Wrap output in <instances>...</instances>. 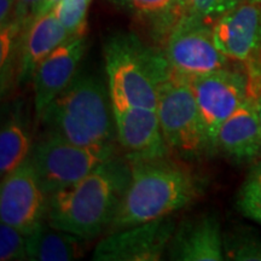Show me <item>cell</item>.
<instances>
[{"label": "cell", "instance_id": "cell-1", "mask_svg": "<svg viewBox=\"0 0 261 261\" xmlns=\"http://www.w3.org/2000/svg\"><path fill=\"white\" fill-rule=\"evenodd\" d=\"M128 161V188L107 233L169 217L197 201L203 191L200 175L171 155Z\"/></svg>", "mask_w": 261, "mask_h": 261}, {"label": "cell", "instance_id": "cell-2", "mask_svg": "<svg viewBox=\"0 0 261 261\" xmlns=\"http://www.w3.org/2000/svg\"><path fill=\"white\" fill-rule=\"evenodd\" d=\"M129 179L128 159L115 154L81 180L48 196L46 221L87 241L108 232Z\"/></svg>", "mask_w": 261, "mask_h": 261}, {"label": "cell", "instance_id": "cell-3", "mask_svg": "<svg viewBox=\"0 0 261 261\" xmlns=\"http://www.w3.org/2000/svg\"><path fill=\"white\" fill-rule=\"evenodd\" d=\"M46 130L81 146H115V116L108 85L96 75L80 73L44 110Z\"/></svg>", "mask_w": 261, "mask_h": 261}, {"label": "cell", "instance_id": "cell-4", "mask_svg": "<svg viewBox=\"0 0 261 261\" xmlns=\"http://www.w3.org/2000/svg\"><path fill=\"white\" fill-rule=\"evenodd\" d=\"M103 52L112 102L156 110L159 83L169 69L163 52L123 33L108 39Z\"/></svg>", "mask_w": 261, "mask_h": 261}, {"label": "cell", "instance_id": "cell-5", "mask_svg": "<svg viewBox=\"0 0 261 261\" xmlns=\"http://www.w3.org/2000/svg\"><path fill=\"white\" fill-rule=\"evenodd\" d=\"M156 112L166 143L178 158L189 161L213 151L190 80L171 67L159 83Z\"/></svg>", "mask_w": 261, "mask_h": 261}, {"label": "cell", "instance_id": "cell-6", "mask_svg": "<svg viewBox=\"0 0 261 261\" xmlns=\"http://www.w3.org/2000/svg\"><path fill=\"white\" fill-rule=\"evenodd\" d=\"M117 154L115 146H81L46 130L29 154L45 194L50 196L90 174L100 163Z\"/></svg>", "mask_w": 261, "mask_h": 261}, {"label": "cell", "instance_id": "cell-7", "mask_svg": "<svg viewBox=\"0 0 261 261\" xmlns=\"http://www.w3.org/2000/svg\"><path fill=\"white\" fill-rule=\"evenodd\" d=\"M213 37L219 50L242 64L250 92H261V3L242 0L224 12L214 24Z\"/></svg>", "mask_w": 261, "mask_h": 261}, {"label": "cell", "instance_id": "cell-8", "mask_svg": "<svg viewBox=\"0 0 261 261\" xmlns=\"http://www.w3.org/2000/svg\"><path fill=\"white\" fill-rule=\"evenodd\" d=\"M161 46L172 70L188 79L232 64L215 44L212 25L192 17H182Z\"/></svg>", "mask_w": 261, "mask_h": 261}, {"label": "cell", "instance_id": "cell-9", "mask_svg": "<svg viewBox=\"0 0 261 261\" xmlns=\"http://www.w3.org/2000/svg\"><path fill=\"white\" fill-rule=\"evenodd\" d=\"M190 84L214 151L220 126L246 102L250 94L249 80L242 64H231L210 74L191 77Z\"/></svg>", "mask_w": 261, "mask_h": 261}, {"label": "cell", "instance_id": "cell-10", "mask_svg": "<svg viewBox=\"0 0 261 261\" xmlns=\"http://www.w3.org/2000/svg\"><path fill=\"white\" fill-rule=\"evenodd\" d=\"M175 220L169 217L107 233L94 248L96 261H158L168 250Z\"/></svg>", "mask_w": 261, "mask_h": 261}, {"label": "cell", "instance_id": "cell-11", "mask_svg": "<svg viewBox=\"0 0 261 261\" xmlns=\"http://www.w3.org/2000/svg\"><path fill=\"white\" fill-rule=\"evenodd\" d=\"M48 196L42 190L29 158L3 177L0 218L24 234L32 233L46 220Z\"/></svg>", "mask_w": 261, "mask_h": 261}, {"label": "cell", "instance_id": "cell-12", "mask_svg": "<svg viewBox=\"0 0 261 261\" xmlns=\"http://www.w3.org/2000/svg\"><path fill=\"white\" fill-rule=\"evenodd\" d=\"M113 103V102H112ZM117 142L127 159L171 155L155 109L113 103Z\"/></svg>", "mask_w": 261, "mask_h": 261}, {"label": "cell", "instance_id": "cell-13", "mask_svg": "<svg viewBox=\"0 0 261 261\" xmlns=\"http://www.w3.org/2000/svg\"><path fill=\"white\" fill-rule=\"evenodd\" d=\"M86 38H70L38 65L33 75L34 110L40 119L48 104L69 85L86 51Z\"/></svg>", "mask_w": 261, "mask_h": 261}, {"label": "cell", "instance_id": "cell-14", "mask_svg": "<svg viewBox=\"0 0 261 261\" xmlns=\"http://www.w3.org/2000/svg\"><path fill=\"white\" fill-rule=\"evenodd\" d=\"M259 96L249 94L247 100L220 126L214 149L238 163L261 159V121Z\"/></svg>", "mask_w": 261, "mask_h": 261}, {"label": "cell", "instance_id": "cell-15", "mask_svg": "<svg viewBox=\"0 0 261 261\" xmlns=\"http://www.w3.org/2000/svg\"><path fill=\"white\" fill-rule=\"evenodd\" d=\"M167 254L177 261L224 260V233L218 218L203 214L181 221L175 227Z\"/></svg>", "mask_w": 261, "mask_h": 261}, {"label": "cell", "instance_id": "cell-16", "mask_svg": "<svg viewBox=\"0 0 261 261\" xmlns=\"http://www.w3.org/2000/svg\"><path fill=\"white\" fill-rule=\"evenodd\" d=\"M70 39L54 11L41 16L24 27L22 33L17 67L18 83L33 79L38 65L63 42Z\"/></svg>", "mask_w": 261, "mask_h": 261}, {"label": "cell", "instance_id": "cell-17", "mask_svg": "<svg viewBox=\"0 0 261 261\" xmlns=\"http://www.w3.org/2000/svg\"><path fill=\"white\" fill-rule=\"evenodd\" d=\"M87 240L52 227L46 220L27 236L28 260L70 261L83 257Z\"/></svg>", "mask_w": 261, "mask_h": 261}, {"label": "cell", "instance_id": "cell-18", "mask_svg": "<svg viewBox=\"0 0 261 261\" xmlns=\"http://www.w3.org/2000/svg\"><path fill=\"white\" fill-rule=\"evenodd\" d=\"M130 15L151 28L161 45L169 32L185 17L180 0H114Z\"/></svg>", "mask_w": 261, "mask_h": 261}, {"label": "cell", "instance_id": "cell-19", "mask_svg": "<svg viewBox=\"0 0 261 261\" xmlns=\"http://www.w3.org/2000/svg\"><path fill=\"white\" fill-rule=\"evenodd\" d=\"M33 148L23 122L12 116L4 122L0 132V173L2 178L17 168L29 158Z\"/></svg>", "mask_w": 261, "mask_h": 261}, {"label": "cell", "instance_id": "cell-20", "mask_svg": "<svg viewBox=\"0 0 261 261\" xmlns=\"http://www.w3.org/2000/svg\"><path fill=\"white\" fill-rule=\"evenodd\" d=\"M225 259L234 261H261V238L244 227L224 233Z\"/></svg>", "mask_w": 261, "mask_h": 261}, {"label": "cell", "instance_id": "cell-21", "mask_svg": "<svg viewBox=\"0 0 261 261\" xmlns=\"http://www.w3.org/2000/svg\"><path fill=\"white\" fill-rule=\"evenodd\" d=\"M24 31V25L12 19L8 24L2 27L0 33V70H2V91L4 92L8 89L11 71L14 69L15 61L19 58V46H21L22 33Z\"/></svg>", "mask_w": 261, "mask_h": 261}, {"label": "cell", "instance_id": "cell-22", "mask_svg": "<svg viewBox=\"0 0 261 261\" xmlns=\"http://www.w3.org/2000/svg\"><path fill=\"white\" fill-rule=\"evenodd\" d=\"M89 5L90 0H60L52 10L70 38L86 35Z\"/></svg>", "mask_w": 261, "mask_h": 261}, {"label": "cell", "instance_id": "cell-23", "mask_svg": "<svg viewBox=\"0 0 261 261\" xmlns=\"http://www.w3.org/2000/svg\"><path fill=\"white\" fill-rule=\"evenodd\" d=\"M0 260H28L27 234L3 221L0 224Z\"/></svg>", "mask_w": 261, "mask_h": 261}, {"label": "cell", "instance_id": "cell-24", "mask_svg": "<svg viewBox=\"0 0 261 261\" xmlns=\"http://www.w3.org/2000/svg\"><path fill=\"white\" fill-rule=\"evenodd\" d=\"M236 205L244 217L261 225V188L249 175L238 191Z\"/></svg>", "mask_w": 261, "mask_h": 261}, {"label": "cell", "instance_id": "cell-25", "mask_svg": "<svg viewBox=\"0 0 261 261\" xmlns=\"http://www.w3.org/2000/svg\"><path fill=\"white\" fill-rule=\"evenodd\" d=\"M185 17H192L213 25L223 15L219 0H180Z\"/></svg>", "mask_w": 261, "mask_h": 261}, {"label": "cell", "instance_id": "cell-26", "mask_svg": "<svg viewBox=\"0 0 261 261\" xmlns=\"http://www.w3.org/2000/svg\"><path fill=\"white\" fill-rule=\"evenodd\" d=\"M41 2L42 0H17L14 15L15 21L27 27L32 22L33 15L37 11Z\"/></svg>", "mask_w": 261, "mask_h": 261}, {"label": "cell", "instance_id": "cell-27", "mask_svg": "<svg viewBox=\"0 0 261 261\" xmlns=\"http://www.w3.org/2000/svg\"><path fill=\"white\" fill-rule=\"evenodd\" d=\"M17 0H0V27H4L14 19Z\"/></svg>", "mask_w": 261, "mask_h": 261}, {"label": "cell", "instance_id": "cell-28", "mask_svg": "<svg viewBox=\"0 0 261 261\" xmlns=\"http://www.w3.org/2000/svg\"><path fill=\"white\" fill-rule=\"evenodd\" d=\"M58 3H60V0H42L40 3V5H39V8L37 9V11L34 12V15H33L32 17V22L34 21V19H37L39 17H41V16L48 14V12H51L52 10H54L55 6H56ZM31 22V23H32ZM29 23V24H31Z\"/></svg>", "mask_w": 261, "mask_h": 261}, {"label": "cell", "instance_id": "cell-29", "mask_svg": "<svg viewBox=\"0 0 261 261\" xmlns=\"http://www.w3.org/2000/svg\"><path fill=\"white\" fill-rule=\"evenodd\" d=\"M249 177L253 178L261 188V159L259 160V161H256L255 163H254L252 171H250Z\"/></svg>", "mask_w": 261, "mask_h": 261}, {"label": "cell", "instance_id": "cell-30", "mask_svg": "<svg viewBox=\"0 0 261 261\" xmlns=\"http://www.w3.org/2000/svg\"><path fill=\"white\" fill-rule=\"evenodd\" d=\"M219 2L224 14V12H226L227 10H230L231 8H233V6H236L238 3H241L242 0H219Z\"/></svg>", "mask_w": 261, "mask_h": 261}, {"label": "cell", "instance_id": "cell-31", "mask_svg": "<svg viewBox=\"0 0 261 261\" xmlns=\"http://www.w3.org/2000/svg\"><path fill=\"white\" fill-rule=\"evenodd\" d=\"M257 106H259V115H260V121H261V92L259 94V102H257Z\"/></svg>", "mask_w": 261, "mask_h": 261}, {"label": "cell", "instance_id": "cell-32", "mask_svg": "<svg viewBox=\"0 0 261 261\" xmlns=\"http://www.w3.org/2000/svg\"><path fill=\"white\" fill-rule=\"evenodd\" d=\"M253 2H259V3H261V0H253Z\"/></svg>", "mask_w": 261, "mask_h": 261}, {"label": "cell", "instance_id": "cell-33", "mask_svg": "<svg viewBox=\"0 0 261 261\" xmlns=\"http://www.w3.org/2000/svg\"><path fill=\"white\" fill-rule=\"evenodd\" d=\"M90 2H91V0H90Z\"/></svg>", "mask_w": 261, "mask_h": 261}]
</instances>
